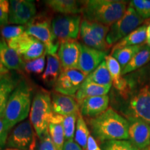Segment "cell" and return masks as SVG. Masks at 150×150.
<instances>
[{
  "mask_svg": "<svg viewBox=\"0 0 150 150\" xmlns=\"http://www.w3.org/2000/svg\"><path fill=\"white\" fill-rule=\"evenodd\" d=\"M125 88L120 94L122 112L127 120L137 119L150 125V68H142L124 76Z\"/></svg>",
  "mask_w": 150,
  "mask_h": 150,
  "instance_id": "6da1fadb",
  "label": "cell"
},
{
  "mask_svg": "<svg viewBox=\"0 0 150 150\" xmlns=\"http://www.w3.org/2000/svg\"><path fill=\"white\" fill-rule=\"evenodd\" d=\"M92 136L100 142L129 139V121L112 108L97 117L89 118Z\"/></svg>",
  "mask_w": 150,
  "mask_h": 150,
  "instance_id": "7a4b0ae2",
  "label": "cell"
},
{
  "mask_svg": "<svg viewBox=\"0 0 150 150\" xmlns=\"http://www.w3.org/2000/svg\"><path fill=\"white\" fill-rule=\"evenodd\" d=\"M127 5V1L88 0L83 1L81 13L84 20L110 27L123 16Z\"/></svg>",
  "mask_w": 150,
  "mask_h": 150,
  "instance_id": "3957f363",
  "label": "cell"
},
{
  "mask_svg": "<svg viewBox=\"0 0 150 150\" xmlns=\"http://www.w3.org/2000/svg\"><path fill=\"white\" fill-rule=\"evenodd\" d=\"M31 91V86L27 81L21 80L9 97L2 116L9 131L29 115L32 104Z\"/></svg>",
  "mask_w": 150,
  "mask_h": 150,
  "instance_id": "277c9868",
  "label": "cell"
},
{
  "mask_svg": "<svg viewBox=\"0 0 150 150\" xmlns=\"http://www.w3.org/2000/svg\"><path fill=\"white\" fill-rule=\"evenodd\" d=\"M54 115L50 93L44 89L40 90L33 97L29 112L30 122L39 138L48 131Z\"/></svg>",
  "mask_w": 150,
  "mask_h": 150,
  "instance_id": "5b68a950",
  "label": "cell"
},
{
  "mask_svg": "<svg viewBox=\"0 0 150 150\" xmlns=\"http://www.w3.org/2000/svg\"><path fill=\"white\" fill-rule=\"evenodd\" d=\"M52 22L50 15L42 13L35 15L26 26V33L44 44L46 54H57L60 45L52 31Z\"/></svg>",
  "mask_w": 150,
  "mask_h": 150,
  "instance_id": "8992f818",
  "label": "cell"
},
{
  "mask_svg": "<svg viewBox=\"0 0 150 150\" xmlns=\"http://www.w3.org/2000/svg\"><path fill=\"white\" fill-rule=\"evenodd\" d=\"M143 23H150V20L142 19L129 4L128 8L123 16L110 26L106 39L108 47H110L115 45L116 43L140 27Z\"/></svg>",
  "mask_w": 150,
  "mask_h": 150,
  "instance_id": "52a82bcc",
  "label": "cell"
},
{
  "mask_svg": "<svg viewBox=\"0 0 150 150\" xmlns=\"http://www.w3.org/2000/svg\"><path fill=\"white\" fill-rule=\"evenodd\" d=\"M110 27L104 24L88 21H81L79 36L83 44L89 47L99 51L108 52V47L106 42V36L109 32Z\"/></svg>",
  "mask_w": 150,
  "mask_h": 150,
  "instance_id": "ba28073f",
  "label": "cell"
},
{
  "mask_svg": "<svg viewBox=\"0 0 150 150\" xmlns=\"http://www.w3.org/2000/svg\"><path fill=\"white\" fill-rule=\"evenodd\" d=\"M7 44L14 50L24 62L36 59L45 54L44 44L26 33L7 41Z\"/></svg>",
  "mask_w": 150,
  "mask_h": 150,
  "instance_id": "9c48e42d",
  "label": "cell"
},
{
  "mask_svg": "<svg viewBox=\"0 0 150 150\" xmlns=\"http://www.w3.org/2000/svg\"><path fill=\"white\" fill-rule=\"evenodd\" d=\"M81 17L79 15H61L53 18L52 28L56 40H76L79 35Z\"/></svg>",
  "mask_w": 150,
  "mask_h": 150,
  "instance_id": "30bf717a",
  "label": "cell"
},
{
  "mask_svg": "<svg viewBox=\"0 0 150 150\" xmlns=\"http://www.w3.org/2000/svg\"><path fill=\"white\" fill-rule=\"evenodd\" d=\"M29 120H24L17 125L8 137L6 146L20 150H29L36 140L37 135Z\"/></svg>",
  "mask_w": 150,
  "mask_h": 150,
  "instance_id": "8fae6325",
  "label": "cell"
},
{
  "mask_svg": "<svg viewBox=\"0 0 150 150\" xmlns=\"http://www.w3.org/2000/svg\"><path fill=\"white\" fill-rule=\"evenodd\" d=\"M87 77L76 69L62 70L54 84V91L62 95L73 96L76 95L81 85Z\"/></svg>",
  "mask_w": 150,
  "mask_h": 150,
  "instance_id": "7c38bea8",
  "label": "cell"
},
{
  "mask_svg": "<svg viewBox=\"0 0 150 150\" xmlns=\"http://www.w3.org/2000/svg\"><path fill=\"white\" fill-rule=\"evenodd\" d=\"M8 22L10 24H27L36 15L35 4L31 0H11L9 1Z\"/></svg>",
  "mask_w": 150,
  "mask_h": 150,
  "instance_id": "4fadbf2b",
  "label": "cell"
},
{
  "mask_svg": "<svg viewBox=\"0 0 150 150\" xmlns=\"http://www.w3.org/2000/svg\"><path fill=\"white\" fill-rule=\"evenodd\" d=\"M108 52L99 51L89 47L83 43L80 45V56L77 69L86 76L95 70L108 56Z\"/></svg>",
  "mask_w": 150,
  "mask_h": 150,
  "instance_id": "5bb4252c",
  "label": "cell"
},
{
  "mask_svg": "<svg viewBox=\"0 0 150 150\" xmlns=\"http://www.w3.org/2000/svg\"><path fill=\"white\" fill-rule=\"evenodd\" d=\"M81 43L76 40L63 41L60 43L57 54L62 70L77 69L80 56Z\"/></svg>",
  "mask_w": 150,
  "mask_h": 150,
  "instance_id": "9a60e30c",
  "label": "cell"
},
{
  "mask_svg": "<svg viewBox=\"0 0 150 150\" xmlns=\"http://www.w3.org/2000/svg\"><path fill=\"white\" fill-rule=\"evenodd\" d=\"M129 140L139 150L150 145V125L137 119L128 120Z\"/></svg>",
  "mask_w": 150,
  "mask_h": 150,
  "instance_id": "2e32d148",
  "label": "cell"
},
{
  "mask_svg": "<svg viewBox=\"0 0 150 150\" xmlns=\"http://www.w3.org/2000/svg\"><path fill=\"white\" fill-rule=\"evenodd\" d=\"M52 107L54 114L67 116L80 113V105L75 97L54 92L52 94Z\"/></svg>",
  "mask_w": 150,
  "mask_h": 150,
  "instance_id": "e0dca14e",
  "label": "cell"
},
{
  "mask_svg": "<svg viewBox=\"0 0 150 150\" xmlns=\"http://www.w3.org/2000/svg\"><path fill=\"white\" fill-rule=\"evenodd\" d=\"M109 97L108 95L88 97L80 104V113L88 118L97 117L108 108Z\"/></svg>",
  "mask_w": 150,
  "mask_h": 150,
  "instance_id": "ac0fdd59",
  "label": "cell"
},
{
  "mask_svg": "<svg viewBox=\"0 0 150 150\" xmlns=\"http://www.w3.org/2000/svg\"><path fill=\"white\" fill-rule=\"evenodd\" d=\"M0 62L8 70H23L24 61L2 38H0Z\"/></svg>",
  "mask_w": 150,
  "mask_h": 150,
  "instance_id": "d6986e66",
  "label": "cell"
},
{
  "mask_svg": "<svg viewBox=\"0 0 150 150\" xmlns=\"http://www.w3.org/2000/svg\"><path fill=\"white\" fill-rule=\"evenodd\" d=\"M20 81L18 76L10 72L0 79V118H2L9 97Z\"/></svg>",
  "mask_w": 150,
  "mask_h": 150,
  "instance_id": "ffe728a7",
  "label": "cell"
},
{
  "mask_svg": "<svg viewBox=\"0 0 150 150\" xmlns=\"http://www.w3.org/2000/svg\"><path fill=\"white\" fill-rule=\"evenodd\" d=\"M110 89V87L99 85L86 79L75 95V98L80 105L83 99L88 97L107 95Z\"/></svg>",
  "mask_w": 150,
  "mask_h": 150,
  "instance_id": "44dd1931",
  "label": "cell"
},
{
  "mask_svg": "<svg viewBox=\"0 0 150 150\" xmlns=\"http://www.w3.org/2000/svg\"><path fill=\"white\" fill-rule=\"evenodd\" d=\"M47 64L42 75V80L46 85L54 86L61 72V65L57 54H46Z\"/></svg>",
  "mask_w": 150,
  "mask_h": 150,
  "instance_id": "7402d4cb",
  "label": "cell"
},
{
  "mask_svg": "<svg viewBox=\"0 0 150 150\" xmlns=\"http://www.w3.org/2000/svg\"><path fill=\"white\" fill-rule=\"evenodd\" d=\"M148 24H149L148 23L142 24L116 43L115 45L112 47L111 52L120 50V49L126 47L139 45L145 43L146 31H147Z\"/></svg>",
  "mask_w": 150,
  "mask_h": 150,
  "instance_id": "603a6c76",
  "label": "cell"
},
{
  "mask_svg": "<svg viewBox=\"0 0 150 150\" xmlns=\"http://www.w3.org/2000/svg\"><path fill=\"white\" fill-rule=\"evenodd\" d=\"M49 8L63 15H76L81 13L83 1L74 0H49L45 1Z\"/></svg>",
  "mask_w": 150,
  "mask_h": 150,
  "instance_id": "cb8c5ba5",
  "label": "cell"
},
{
  "mask_svg": "<svg viewBox=\"0 0 150 150\" xmlns=\"http://www.w3.org/2000/svg\"><path fill=\"white\" fill-rule=\"evenodd\" d=\"M62 120L63 116L54 114L49 125V134L51 136L56 150H63L65 141Z\"/></svg>",
  "mask_w": 150,
  "mask_h": 150,
  "instance_id": "d4e9b609",
  "label": "cell"
},
{
  "mask_svg": "<svg viewBox=\"0 0 150 150\" xmlns=\"http://www.w3.org/2000/svg\"><path fill=\"white\" fill-rule=\"evenodd\" d=\"M106 65L111 76L112 85L118 93L124 91L126 86V81L122 75V68L117 60L111 55H108L105 59Z\"/></svg>",
  "mask_w": 150,
  "mask_h": 150,
  "instance_id": "484cf974",
  "label": "cell"
},
{
  "mask_svg": "<svg viewBox=\"0 0 150 150\" xmlns=\"http://www.w3.org/2000/svg\"><path fill=\"white\" fill-rule=\"evenodd\" d=\"M150 61V47L146 45L143 46L141 50L135 55L131 61L122 71V75L128 74L131 72L137 71L142 67L145 66Z\"/></svg>",
  "mask_w": 150,
  "mask_h": 150,
  "instance_id": "4316f807",
  "label": "cell"
},
{
  "mask_svg": "<svg viewBox=\"0 0 150 150\" xmlns=\"http://www.w3.org/2000/svg\"><path fill=\"white\" fill-rule=\"evenodd\" d=\"M145 43L142 45H134V46H130V47H126L120 50H115V51L112 52L110 55H111L114 59L117 60V61L119 63L120 65L122 71L127 65L133 59V57L140 51L141 49L145 45Z\"/></svg>",
  "mask_w": 150,
  "mask_h": 150,
  "instance_id": "83f0119b",
  "label": "cell"
},
{
  "mask_svg": "<svg viewBox=\"0 0 150 150\" xmlns=\"http://www.w3.org/2000/svg\"><path fill=\"white\" fill-rule=\"evenodd\" d=\"M86 79L94 83L110 88H111L112 84L111 76L105 61H103L95 70L93 71Z\"/></svg>",
  "mask_w": 150,
  "mask_h": 150,
  "instance_id": "f1b7e54d",
  "label": "cell"
},
{
  "mask_svg": "<svg viewBox=\"0 0 150 150\" xmlns=\"http://www.w3.org/2000/svg\"><path fill=\"white\" fill-rule=\"evenodd\" d=\"M90 135L91 134H90L87 124H86L85 120L83 119V116L80 113L78 117L77 122H76V130H75L74 134L75 142L84 150H86Z\"/></svg>",
  "mask_w": 150,
  "mask_h": 150,
  "instance_id": "f546056e",
  "label": "cell"
},
{
  "mask_svg": "<svg viewBox=\"0 0 150 150\" xmlns=\"http://www.w3.org/2000/svg\"><path fill=\"white\" fill-rule=\"evenodd\" d=\"M79 114H72V115H70L63 116L62 126H63V131H64L65 141L74 140L75 126H76V123L77 122Z\"/></svg>",
  "mask_w": 150,
  "mask_h": 150,
  "instance_id": "4dcf8cb0",
  "label": "cell"
},
{
  "mask_svg": "<svg viewBox=\"0 0 150 150\" xmlns=\"http://www.w3.org/2000/svg\"><path fill=\"white\" fill-rule=\"evenodd\" d=\"M45 56L46 54H45L36 59L24 62L23 70L28 74H40L42 73L45 66Z\"/></svg>",
  "mask_w": 150,
  "mask_h": 150,
  "instance_id": "1f68e13d",
  "label": "cell"
},
{
  "mask_svg": "<svg viewBox=\"0 0 150 150\" xmlns=\"http://www.w3.org/2000/svg\"><path fill=\"white\" fill-rule=\"evenodd\" d=\"M102 150H139L129 140H110L102 143Z\"/></svg>",
  "mask_w": 150,
  "mask_h": 150,
  "instance_id": "d6a6232c",
  "label": "cell"
},
{
  "mask_svg": "<svg viewBox=\"0 0 150 150\" xmlns=\"http://www.w3.org/2000/svg\"><path fill=\"white\" fill-rule=\"evenodd\" d=\"M26 31V26L24 25H6L0 28V33L2 38L6 41L18 37Z\"/></svg>",
  "mask_w": 150,
  "mask_h": 150,
  "instance_id": "836d02e7",
  "label": "cell"
},
{
  "mask_svg": "<svg viewBox=\"0 0 150 150\" xmlns=\"http://www.w3.org/2000/svg\"><path fill=\"white\" fill-rule=\"evenodd\" d=\"M145 20H150V0H133L129 3Z\"/></svg>",
  "mask_w": 150,
  "mask_h": 150,
  "instance_id": "e575fe53",
  "label": "cell"
},
{
  "mask_svg": "<svg viewBox=\"0 0 150 150\" xmlns=\"http://www.w3.org/2000/svg\"><path fill=\"white\" fill-rule=\"evenodd\" d=\"M10 3L7 0H0V28L8 23Z\"/></svg>",
  "mask_w": 150,
  "mask_h": 150,
  "instance_id": "d590c367",
  "label": "cell"
},
{
  "mask_svg": "<svg viewBox=\"0 0 150 150\" xmlns=\"http://www.w3.org/2000/svg\"><path fill=\"white\" fill-rule=\"evenodd\" d=\"M38 150H56L51 136L49 134V130L40 138V143Z\"/></svg>",
  "mask_w": 150,
  "mask_h": 150,
  "instance_id": "8d00e7d4",
  "label": "cell"
},
{
  "mask_svg": "<svg viewBox=\"0 0 150 150\" xmlns=\"http://www.w3.org/2000/svg\"><path fill=\"white\" fill-rule=\"evenodd\" d=\"M8 132L9 130L7 129L4 121L2 118H0V150H3V148L6 145Z\"/></svg>",
  "mask_w": 150,
  "mask_h": 150,
  "instance_id": "74e56055",
  "label": "cell"
},
{
  "mask_svg": "<svg viewBox=\"0 0 150 150\" xmlns=\"http://www.w3.org/2000/svg\"><path fill=\"white\" fill-rule=\"evenodd\" d=\"M63 150H84L81 147L74 141V140H70L65 141Z\"/></svg>",
  "mask_w": 150,
  "mask_h": 150,
  "instance_id": "f35d334b",
  "label": "cell"
},
{
  "mask_svg": "<svg viewBox=\"0 0 150 150\" xmlns=\"http://www.w3.org/2000/svg\"><path fill=\"white\" fill-rule=\"evenodd\" d=\"M86 150H102L99 145H97L96 140L94 138V137L92 135H90L88 140L87 149Z\"/></svg>",
  "mask_w": 150,
  "mask_h": 150,
  "instance_id": "ab89813d",
  "label": "cell"
},
{
  "mask_svg": "<svg viewBox=\"0 0 150 150\" xmlns=\"http://www.w3.org/2000/svg\"><path fill=\"white\" fill-rule=\"evenodd\" d=\"M146 45L150 47V23L147 25V31H146V40H145Z\"/></svg>",
  "mask_w": 150,
  "mask_h": 150,
  "instance_id": "60d3db41",
  "label": "cell"
},
{
  "mask_svg": "<svg viewBox=\"0 0 150 150\" xmlns=\"http://www.w3.org/2000/svg\"><path fill=\"white\" fill-rule=\"evenodd\" d=\"M9 73V70L3 65H0V75H5Z\"/></svg>",
  "mask_w": 150,
  "mask_h": 150,
  "instance_id": "b9f144b4",
  "label": "cell"
},
{
  "mask_svg": "<svg viewBox=\"0 0 150 150\" xmlns=\"http://www.w3.org/2000/svg\"><path fill=\"white\" fill-rule=\"evenodd\" d=\"M35 147H36V140L34 141V142L32 144V145H31V147H30V149L29 150H35Z\"/></svg>",
  "mask_w": 150,
  "mask_h": 150,
  "instance_id": "7bdbcfd3",
  "label": "cell"
},
{
  "mask_svg": "<svg viewBox=\"0 0 150 150\" xmlns=\"http://www.w3.org/2000/svg\"><path fill=\"white\" fill-rule=\"evenodd\" d=\"M3 150H20L18 149H14V148H6V149H3Z\"/></svg>",
  "mask_w": 150,
  "mask_h": 150,
  "instance_id": "ee69618b",
  "label": "cell"
},
{
  "mask_svg": "<svg viewBox=\"0 0 150 150\" xmlns=\"http://www.w3.org/2000/svg\"><path fill=\"white\" fill-rule=\"evenodd\" d=\"M142 150H150V145L148 146V147H147L146 148H145V149H143Z\"/></svg>",
  "mask_w": 150,
  "mask_h": 150,
  "instance_id": "f6af8a7d",
  "label": "cell"
},
{
  "mask_svg": "<svg viewBox=\"0 0 150 150\" xmlns=\"http://www.w3.org/2000/svg\"><path fill=\"white\" fill-rule=\"evenodd\" d=\"M4 76V75H0V79H1V78H2Z\"/></svg>",
  "mask_w": 150,
  "mask_h": 150,
  "instance_id": "bcb514c9",
  "label": "cell"
},
{
  "mask_svg": "<svg viewBox=\"0 0 150 150\" xmlns=\"http://www.w3.org/2000/svg\"><path fill=\"white\" fill-rule=\"evenodd\" d=\"M0 65H1V62H0Z\"/></svg>",
  "mask_w": 150,
  "mask_h": 150,
  "instance_id": "7dc6e473",
  "label": "cell"
}]
</instances>
